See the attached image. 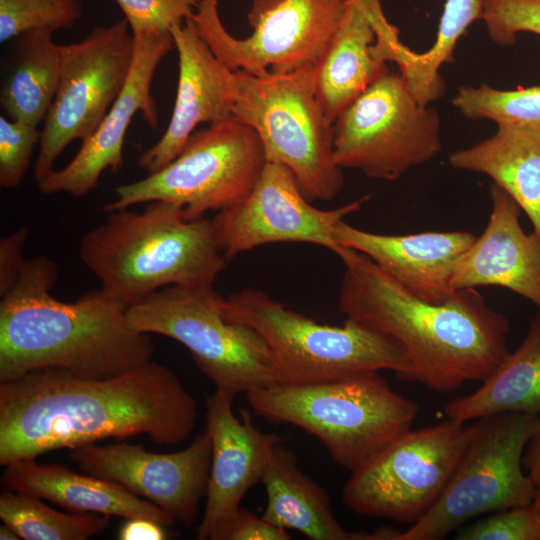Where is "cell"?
<instances>
[{"label":"cell","mask_w":540,"mask_h":540,"mask_svg":"<svg viewBox=\"0 0 540 540\" xmlns=\"http://www.w3.org/2000/svg\"><path fill=\"white\" fill-rule=\"evenodd\" d=\"M200 0H115L132 35L168 33L172 26L190 18Z\"/></svg>","instance_id":"e575fe53"},{"label":"cell","mask_w":540,"mask_h":540,"mask_svg":"<svg viewBox=\"0 0 540 540\" xmlns=\"http://www.w3.org/2000/svg\"><path fill=\"white\" fill-rule=\"evenodd\" d=\"M82 13L79 0H0V41L72 27Z\"/></svg>","instance_id":"4dcf8cb0"},{"label":"cell","mask_w":540,"mask_h":540,"mask_svg":"<svg viewBox=\"0 0 540 540\" xmlns=\"http://www.w3.org/2000/svg\"><path fill=\"white\" fill-rule=\"evenodd\" d=\"M460 540H540V516L533 504L513 507L458 530Z\"/></svg>","instance_id":"836d02e7"},{"label":"cell","mask_w":540,"mask_h":540,"mask_svg":"<svg viewBox=\"0 0 540 540\" xmlns=\"http://www.w3.org/2000/svg\"><path fill=\"white\" fill-rule=\"evenodd\" d=\"M0 539L1 540H18L21 538L10 526L3 524L0 526Z\"/></svg>","instance_id":"ab89813d"},{"label":"cell","mask_w":540,"mask_h":540,"mask_svg":"<svg viewBox=\"0 0 540 540\" xmlns=\"http://www.w3.org/2000/svg\"><path fill=\"white\" fill-rule=\"evenodd\" d=\"M70 456L84 473L123 485L168 512L184 528L198 524L211 467L207 429L188 447L172 453H153L142 445L122 442L80 446Z\"/></svg>","instance_id":"2e32d148"},{"label":"cell","mask_w":540,"mask_h":540,"mask_svg":"<svg viewBox=\"0 0 540 540\" xmlns=\"http://www.w3.org/2000/svg\"><path fill=\"white\" fill-rule=\"evenodd\" d=\"M52 32L37 30L19 36L16 57L6 78L0 104L8 119L38 126L55 98L61 71V47Z\"/></svg>","instance_id":"4316f807"},{"label":"cell","mask_w":540,"mask_h":540,"mask_svg":"<svg viewBox=\"0 0 540 540\" xmlns=\"http://www.w3.org/2000/svg\"><path fill=\"white\" fill-rule=\"evenodd\" d=\"M170 33L178 53L176 99L166 131L138 158V166L148 175L173 161L199 124L233 116L234 71L216 58L191 17L174 24Z\"/></svg>","instance_id":"ac0fdd59"},{"label":"cell","mask_w":540,"mask_h":540,"mask_svg":"<svg viewBox=\"0 0 540 540\" xmlns=\"http://www.w3.org/2000/svg\"><path fill=\"white\" fill-rule=\"evenodd\" d=\"M261 481L267 522L313 540H373L372 533L348 531L338 523L328 493L298 468L295 454L283 442L274 448Z\"/></svg>","instance_id":"cb8c5ba5"},{"label":"cell","mask_w":540,"mask_h":540,"mask_svg":"<svg viewBox=\"0 0 540 540\" xmlns=\"http://www.w3.org/2000/svg\"><path fill=\"white\" fill-rule=\"evenodd\" d=\"M368 199L365 195L335 209H318L303 195L288 167L266 161L248 197L219 210L211 222L227 260L280 242L310 243L336 253L340 248L334 238L336 225L359 211Z\"/></svg>","instance_id":"9a60e30c"},{"label":"cell","mask_w":540,"mask_h":540,"mask_svg":"<svg viewBox=\"0 0 540 540\" xmlns=\"http://www.w3.org/2000/svg\"><path fill=\"white\" fill-rule=\"evenodd\" d=\"M234 396L215 390L206 400L211 443V467L202 519L196 538L207 540L214 527L240 507L246 492L261 481L277 444L284 437L257 429L247 411L239 420L233 413Z\"/></svg>","instance_id":"d6986e66"},{"label":"cell","mask_w":540,"mask_h":540,"mask_svg":"<svg viewBox=\"0 0 540 540\" xmlns=\"http://www.w3.org/2000/svg\"><path fill=\"white\" fill-rule=\"evenodd\" d=\"M223 313L228 321L262 336L284 383H318L381 370L412 381L411 364L400 343L352 319L341 326L320 324L255 288L224 299Z\"/></svg>","instance_id":"8992f818"},{"label":"cell","mask_w":540,"mask_h":540,"mask_svg":"<svg viewBox=\"0 0 540 540\" xmlns=\"http://www.w3.org/2000/svg\"><path fill=\"white\" fill-rule=\"evenodd\" d=\"M470 432L471 425L451 419L405 432L351 471L344 504L363 516L417 522L443 493Z\"/></svg>","instance_id":"7c38bea8"},{"label":"cell","mask_w":540,"mask_h":540,"mask_svg":"<svg viewBox=\"0 0 540 540\" xmlns=\"http://www.w3.org/2000/svg\"><path fill=\"white\" fill-rule=\"evenodd\" d=\"M442 149L438 112L420 103L400 73L385 72L333 123V156L340 168L395 181Z\"/></svg>","instance_id":"8fae6325"},{"label":"cell","mask_w":540,"mask_h":540,"mask_svg":"<svg viewBox=\"0 0 540 540\" xmlns=\"http://www.w3.org/2000/svg\"><path fill=\"white\" fill-rule=\"evenodd\" d=\"M1 482L4 488L38 496L70 512L117 516L125 520L147 518L165 527L176 522L168 512L123 485L78 473L58 463L17 460L5 466Z\"/></svg>","instance_id":"7402d4cb"},{"label":"cell","mask_w":540,"mask_h":540,"mask_svg":"<svg viewBox=\"0 0 540 540\" xmlns=\"http://www.w3.org/2000/svg\"><path fill=\"white\" fill-rule=\"evenodd\" d=\"M133 41L131 68L123 90L73 159L37 182L42 194L83 197L96 188L106 169L118 173L123 166L126 132L137 112L152 130L157 129L159 115L151 85L158 65L174 47L173 39L170 32L140 33L133 35Z\"/></svg>","instance_id":"e0dca14e"},{"label":"cell","mask_w":540,"mask_h":540,"mask_svg":"<svg viewBox=\"0 0 540 540\" xmlns=\"http://www.w3.org/2000/svg\"><path fill=\"white\" fill-rule=\"evenodd\" d=\"M43 500L4 488L0 495V518L25 540H87L109 527V516L60 512Z\"/></svg>","instance_id":"f1b7e54d"},{"label":"cell","mask_w":540,"mask_h":540,"mask_svg":"<svg viewBox=\"0 0 540 540\" xmlns=\"http://www.w3.org/2000/svg\"><path fill=\"white\" fill-rule=\"evenodd\" d=\"M218 0H200L191 19L216 58L252 75L315 67L337 30L346 0H253V32L235 38L218 14Z\"/></svg>","instance_id":"4fadbf2b"},{"label":"cell","mask_w":540,"mask_h":540,"mask_svg":"<svg viewBox=\"0 0 540 540\" xmlns=\"http://www.w3.org/2000/svg\"><path fill=\"white\" fill-rule=\"evenodd\" d=\"M38 126L0 117V186L14 189L30 166L36 144L40 142Z\"/></svg>","instance_id":"d6a6232c"},{"label":"cell","mask_w":540,"mask_h":540,"mask_svg":"<svg viewBox=\"0 0 540 540\" xmlns=\"http://www.w3.org/2000/svg\"><path fill=\"white\" fill-rule=\"evenodd\" d=\"M266 157L256 132L235 116L194 131L181 152L163 169L115 189L106 212L153 201L174 203L186 219L203 217L248 197Z\"/></svg>","instance_id":"30bf717a"},{"label":"cell","mask_w":540,"mask_h":540,"mask_svg":"<svg viewBox=\"0 0 540 540\" xmlns=\"http://www.w3.org/2000/svg\"><path fill=\"white\" fill-rule=\"evenodd\" d=\"M233 116L256 132L266 161L291 170L309 201H331L342 191L333 124L317 98L315 67L264 75L234 71Z\"/></svg>","instance_id":"ba28073f"},{"label":"cell","mask_w":540,"mask_h":540,"mask_svg":"<svg viewBox=\"0 0 540 540\" xmlns=\"http://www.w3.org/2000/svg\"><path fill=\"white\" fill-rule=\"evenodd\" d=\"M339 309L400 343L412 381L448 393L468 381L483 382L508 354V319L475 288L455 291L443 303L421 300L369 257L341 247Z\"/></svg>","instance_id":"7a4b0ae2"},{"label":"cell","mask_w":540,"mask_h":540,"mask_svg":"<svg viewBox=\"0 0 540 540\" xmlns=\"http://www.w3.org/2000/svg\"><path fill=\"white\" fill-rule=\"evenodd\" d=\"M473 393L458 397L444 408L448 419L466 423L489 415L540 413V314L531 321L516 350Z\"/></svg>","instance_id":"484cf974"},{"label":"cell","mask_w":540,"mask_h":540,"mask_svg":"<svg viewBox=\"0 0 540 540\" xmlns=\"http://www.w3.org/2000/svg\"><path fill=\"white\" fill-rule=\"evenodd\" d=\"M492 210L483 233L457 262L455 291L478 286L507 288L540 309V236L525 233L515 200L493 184Z\"/></svg>","instance_id":"44dd1931"},{"label":"cell","mask_w":540,"mask_h":540,"mask_svg":"<svg viewBox=\"0 0 540 540\" xmlns=\"http://www.w3.org/2000/svg\"><path fill=\"white\" fill-rule=\"evenodd\" d=\"M57 277L53 260L33 257L1 296L0 382L47 367L102 379L151 361L155 346L130 326L128 304L101 289L57 300L50 294Z\"/></svg>","instance_id":"3957f363"},{"label":"cell","mask_w":540,"mask_h":540,"mask_svg":"<svg viewBox=\"0 0 540 540\" xmlns=\"http://www.w3.org/2000/svg\"><path fill=\"white\" fill-rule=\"evenodd\" d=\"M524 470L535 487L533 506L540 516V417L537 427L530 438L522 459Z\"/></svg>","instance_id":"f35d334b"},{"label":"cell","mask_w":540,"mask_h":540,"mask_svg":"<svg viewBox=\"0 0 540 540\" xmlns=\"http://www.w3.org/2000/svg\"><path fill=\"white\" fill-rule=\"evenodd\" d=\"M334 238L338 246L369 257L417 298L443 303L455 292L451 283L455 267L476 236L466 231L385 235L342 220Z\"/></svg>","instance_id":"ffe728a7"},{"label":"cell","mask_w":540,"mask_h":540,"mask_svg":"<svg viewBox=\"0 0 540 540\" xmlns=\"http://www.w3.org/2000/svg\"><path fill=\"white\" fill-rule=\"evenodd\" d=\"M539 417L508 412L478 418L437 502L393 540L442 539L480 515L532 504L535 487L522 459Z\"/></svg>","instance_id":"9c48e42d"},{"label":"cell","mask_w":540,"mask_h":540,"mask_svg":"<svg viewBox=\"0 0 540 540\" xmlns=\"http://www.w3.org/2000/svg\"><path fill=\"white\" fill-rule=\"evenodd\" d=\"M286 529L267 522L251 511L239 507L222 519L212 530L209 540H289Z\"/></svg>","instance_id":"d590c367"},{"label":"cell","mask_w":540,"mask_h":540,"mask_svg":"<svg viewBox=\"0 0 540 540\" xmlns=\"http://www.w3.org/2000/svg\"><path fill=\"white\" fill-rule=\"evenodd\" d=\"M213 284L159 289L130 304L127 320L140 333L184 345L217 390L232 396L284 383L271 349L251 327L228 321Z\"/></svg>","instance_id":"52a82bcc"},{"label":"cell","mask_w":540,"mask_h":540,"mask_svg":"<svg viewBox=\"0 0 540 540\" xmlns=\"http://www.w3.org/2000/svg\"><path fill=\"white\" fill-rule=\"evenodd\" d=\"M107 213L82 236L79 256L101 290L128 305L167 286L213 284L226 267L211 219L188 220L166 201Z\"/></svg>","instance_id":"277c9868"},{"label":"cell","mask_w":540,"mask_h":540,"mask_svg":"<svg viewBox=\"0 0 540 540\" xmlns=\"http://www.w3.org/2000/svg\"><path fill=\"white\" fill-rule=\"evenodd\" d=\"M375 43V29L360 1L346 0L340 24L315 66L317 98L332 124L376 78L389 71Z\"/></svg>","instance_id":"603a6c76"},{"label":"cell","mask_w":540,"mask_h":540,"mask_svg":"<svg viewBox=\"0 0 540 540\" xmlns=\"http://www.w3.org/2000/svg\"><path fill=\"white\" fill-rule=\"evenodd\" d=\"M449 164L482 173L506 191L528 216L540 236V139L527 130L497 126L491 137L456 150Z\"/></svg>","instance_id":"d4e9b609"},{"label":"cell","mask_w":540,"mask_h":540,"mask_svg":"<svg viewBox=\"0 0 540 540\" xmlns=\"http://www.w3.org/2000/svg\"><path fill=\"white\" fill-rule=\"evenodd\" d=\"M29 232L23 227L0 240V296L13 287L25 264L23 249Z\"/></svg>","instance_id":"8d00e7d4"},{"label":"cell","mask_w":540,"mask_h":540,"mask_svg":"<svg viewBox=\"0 0 540 540\" xmlns=\"http://www.w3.org/2000/svg\"><path fill=\"white\" fill-rule=\"evenodd\" d=\"M466 118L529 131L540 139V86L503 90L486 84L461 86L452 99Z\"/></svg>","instance_id":"f546056e"},{"label":"cell","mask_w":540,"mask_h":540,"mask_svg":"<svg viewBox=\"0 0 540 540\" xmlns=\"http://www.w3.org/2000/svg\"><path fill=\"white\" fill-rule=\"evenodd\" d=\"M165 526L147 518L126 519L120 527L119 540H163L167 538Z\"/></svg>","instance_id":"74e56055"},{"label":"cell","mask_w":540,"mask_h":540,"mask_svg":"<svg viewBox=\"0 0 540 540\" xmlns=\"http://www.w3.org/2000/svg\"><path fill=\"white\" fill-rule=\"evenodd\" d=\"M484 0H446L436 39L425 52L405 46L398 34L390 36L383 47L385 60L394 62L414 97L422 104L442 97L445 83L440 68L454 60L460 37L476 20L482 18Z\"/></svg>","instance_id":"83f0119b"},{"label":"cell","mask_w":540,"mask_h":540,"mask_svg":"<svg viewBox=\"0 0 540 540\" xmlns=\"http://www.w3.org/2000/svg\"><path fill=\"white\" fill-rule=\"evenodd\" d=\"M197 418V401L179 377L152 360L102 379L40 368L0 382V464L142 434L177 445Z\"/></svg>","instance_id":"6da1fadb"},{"label":"cell","mask_w":540,"mask_h":540,"mask_svg":"<svg viewBox=\"0 0 540 540\" xmlns=\"http://www.w3.org/2000/svg\"><path fill=\"white\" fill-rule=\"evenodd\" d=\"M246 396L259 416L315 436L350 471L409 431L419 410L378 371L310 384L278 383Z\"/></svg>","instance_id":"5b68a950"},{"label":"cell","mask_w":540,"mask_h":540,"mask_svg":"<svg viewBox=\"0 0 540 540\" xmlns=\"http://www.w3.org/2000/svg\"><path fill=\"white\" fill-rule=\"evenodd\" d=\"M481 19L496 44L514 45L518 33L540 36V0H484Z\"/></svg>","instance_id":"1f68e13d"},{"label":"cell","mask_w":540,"mask_h":540,"mask_svg":"<svg viewBox=\"0 0 540 540\" xmlns=\"http://www.w3.org/2000/svg\"><path fill=\"white\" fill-rule=\"evenodd\" d=\"M134 41L126 19L96 26L78 42L61 47L59 86L44 120L34 178L54 170L74 140H87L123 90L129 76Z\"/></svg>","instance_id":"5bb4252c"}]
</instances>
